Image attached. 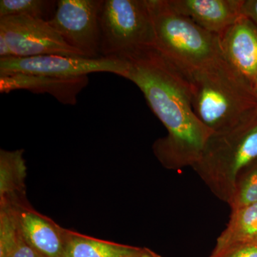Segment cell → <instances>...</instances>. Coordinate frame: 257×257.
<instances>
[{
  "instance_id": "obj_1",
  "label": "cell",
  "mask_w": 257,
  "mask_h": 257,
  "mask_svg": "<svg viewBox=\"0 0 257 257\" xmlns=\"http://www.w3.org/2000/svg\"><path fill=\"white\" fill-rule=\"evenodd\" d=\"M127 70L124 78L138 86L152 111L167 128V136L154 143V153L170 170L193 167L213 132L193 110L189 74L155 45L121 57Z\"/></svg>"
},
{
  "instance_id": "obj_2",
  "label": "cell",
  "mask_w": 257,
  "mask_h": 257,
  "mask_svg": "<svg viewBox=\"0 0 257 257\" xmlns=\"http://www.w3.org/2000/svg\"><path fill=\"white\" fill-rule=\"evenodd\" d=\"M188 74L193 110L213 133L228 131L257 114L254 88L224 56Z\"/></svg>"
},
{
  "instance_id": "obj_3",
  "label": "cell",
  "mask_w": 257,
  "mask_h": 257,
  "mask_svg": "<svg viewBox=\"0 0 257 257\" xmlns=\"http://www.w3.org/2000/svg\"><path fill=\"white\" fill-rule=\"evenodd\" d=\"M257 162V114L236 127L213 133L194 170L228 204L243 171Z\"/></svg>"
},
{
  "instance_id": "obj_4",
  "label": "cell",
  "mask_w": 257,
  "mask_h": 257,
  "mask_svg": "<svg viewBox=\"0 0 257 257\" xmlns=\"http://www.w3.org/2000/svg\"><path fill=\"white\" fill-rule=\"evenodd\" d=\"M147 2L155 30V46L186 73L224 56L219 35L176 13L166 0Z\"/></svg>"
},
{
  "instance_id": "obj_5",
  "label": "cell",
  "mask_w": 257,
  "mask_h": 257,
  "mask_svg": "<svg viewBox=\"0 0 257 257\" xmlns=\"http://www.w3.org/2000/svg\"><path fill=\"white\" fill-rule=\"evenodd\" d=\"M100 56L121 58L155 45L147 0H104L99 15Z\"/></svg>"
},
{
  "instance_id": "obj_6",
  "label": "cell",
  "mask_w": 257,
  "mask_h": 257,
  "mask_svg": "<svg viewBox=\"0 0 257 257\" xmlns=\"http://www.w3.org/2000/svg\"><path fill=\"white\" fill-rule=\"evenodd\" d=\"M126 70V61L114 57L92 59L48 55L0 59V76L24 74L77 77L95 72H108L124 77Z\"/></svg>"
},
{
  "instance_id": "obj_7",
  "label": "cell",
  "mask_w": 257,
  "mask_h": 257,
  "mask_svg": "<svg viewBox=\"0 0 257 257\" xmlns=\"http://www.w3.org/2000/svg\"><path fill=\"white\" fill-rule=\"evenodd\" d=\"M104 0H59L48 22L64 41L87 58L100 56L99 15Z\"/></svg>"
},
{
  "instance_id": "obj_8",
  "label": "cell",
  "mask_w": 257,
  "mask_h": 257,
  "mask_svg": "<svg viewBox=\"0 0 257 257\" xmlns=\"http://www.w3.org/2000/svg\"><path fill=\"white\" fill-rule=\"evenodd\" d=\"M0 36L4 37L16 57L48 55L83 57L64 41L48 22L40 19L26 16L0 18Z\"/></svg>"
},
{
  "instance_id": "obj_9",
  "label": "cell",
  "mask_w": 257,
  "mask_h": 257,
  "mask_svg": "<svg viewBox=\"0 0 257 257\" xmlns=\"http://www.w3.org/2000/svg\"><path fill=\"white\" fill-rule=\"evenodd\" d=\"M3 203L11 207L24 239L40 256L63 257L67 229L33 209L27 199Z\"/></svg>"
},
{
  "instance_id": "obj_10",
  "label": "cell",
  "mask_w": 257,
  "mask_h": 257,
  "mask_svg": "<svg viewBox=\"0 0 257 257\" xmlns=\"http://www.w3.org/2000/svg\"><path fill=\"white\" fill-rule=\"evenodd\" d=\"M228 62L254 88L257 82V27L244 16L219 36Z\"/></svg>"
},
{
  "instance_id": "obj_11",
  "label": "cell",
  "mask_w": 257,
  "mask_h": 257,
  "mask_svg": "<svg viewBox=\"0 0 257 257\" xmlns=\"http://www.w3.org/2000/svg\"><path fill=\"white\" fill-rule=\"evenodd\" d=\"M171 9L220 36L241 16L243 0H166Z\"/></svg>"
},
{
  "instance_id": "obj_12",
  "label": "cell",
  "mask_w": 257,
  "mask_h": 257,
  "mask_svg": "<svg viewBox=\"0 0 257 257\" xmlns=\"http://www.w3.org/2000/svg\"><path fill=\"white\" fill-rule=\"evenodd\" d=\"M88 83V76L62 77L14 74L0 76V92L5 94L18 89H25L35 94L47 93L62 104L75 105L77 96L87 87Z\"/></svg>"
},
{
  "instance_id": "obj_13",
  "label": "cell",
  "mask_w": 257,
  "mask_h": 257,
  "mask_svg": "<svg viewBox=\"0 0 257 257\" xmlns=\"http://www.w3.org/2000/svg\"><path fill=\"white\" fill-rule=\"evenodd\" d=\"M145 249L146 247L98 239L67 229L63 257H138Z\"/></svg>"
},
{
  "instance_id": "obj_14",
  "label": "cell",
  "mask_w": 257,
  "mask_h": 257,
  "mask_svg": "<svg viewBox=\"0 0 257 257\" xmlns=\"http://www.w3.org/2000/svg\"><path fill=\"white\" fill-rule=\"evenodd\" d=\"M23 152V150H0V203L27 199V166Z\"/></svg>"
},
{
  "instance_id": "obj_15",
  "label": "cell",
  "mask_w": 257,
  "mask_h": 257,
  "mask_svg": "<svg viewBox=\"0 0 257 257\" xmlns=\"http://www.w3.org/2000/svg\"><path fill=\"white\" fill-rule=\"evenodd\" d=\"M231 243L257 244V203L231 211L229 223L216 245Z\"/></svg>"
},
{
  "instance_id": "obj_16",
  "label": "cell",
  "mask_w": 257,
  "mask_h": 257,
  "mask_svg": "<svg viewBox=\"0 0 257 257\" xmlns=\"http://www.w3.org/2000/svg\"><path fill=\"white\" fill-rule=\"evenodd\" d=\"M57 6V1L53 0H1L0 18L26 16L49 22Z\"/></svg>"
},
{
  "instance_id": "obj_17",
  "label": "cell",
  "mask_w": 257,
  "mask_h": 257,
  "mask_svg": "<svg viewBox=\"0 0 257 257\" xmlns=\"http://www.w3.org/2000/svg\"><path fill=\"white\" fill-rule=\"evenodd\" d=\"M240 177L229 202L231 211L257 203V162L253 168Z\"/></svg>"
},
{
  "instance_id": "obj_18",
  "label": "cell",
  "mask_w": 257,
  "mask_h": 257,
  "mask_svg": "<svg viewBox=\"0 0 257 257\" xmlns=\"http://www.w3.org/2000/svg\"><path fill=\"white\" fill-rule=\"evenodd\" d=\"M0 257L41 256L25 241L20 229L13 238L0 246Z\"/></svg>"
},
{
  "instance_id": "obj_19",
  "label": "cell",
  "mask_w": 257,
  "mask_h": 257,
  "mask_svg": "<svg viewBox=\"0 0 257 257\" xmlns=\"http://www.w3.org/2000/svg\"><path fill=\"white\" fill-rule=\"evenodd\" d=\"M209 257H257V244L231 243L216 245Z\"/></svg>"
},
{
  "instance_id": "obj_20",
  "label": "cell",
  "mask_w": 257,
  "mask_h": 257,
  "mask_svg": "<svg viewBox=\"0 0 257 257\" xmlns=\"http://www.w3.org/2000/svg\"><path fill=\"white\" fill-rule=\"evenodd\" d=\"M241 15L251 20L257 27V0H243Z\"/></svg>"
},
{
  "instance_id": "obj_21",
  "label": "cell",
  "mask_w": 257,
  "mask_h": 257,
  "mask_svg": "<svg viewBox=\"0 0 257 257\" xmlns=\"http://www.w3.org/2000/svg\"><path fill=\"white\" fill-rule=\"evenodd\" d=\"M14 57L13 52L4 37L0 36V59Z\"/></svg>"
},
{
  "instance_id": "obj_22",
  "label": "cell",
  "mask_w": 257,
  "mask_h": 257,
  "mask_svg": "<svg viewBox=\"0 0 257 257\" xmlns=\"http://www.w3.org/2000/svg\"><path fill=\"white\" fill-rule=\"evenodd\" d=\"M138 257H162L160 256V254L155 252V251H152V250L150 249V248H146L145 249V252L143 253V254L140 255V256Z\"/></svg>"
},
{
  "instance_id": "obj_23",
  "label": "cell",
  "mask_w": 257,
  "mask_h": 257,
  "mask_svg": "<svg viewBox=\"0 0 257 257\" xmlns=\"http://www.w3.org/2000/svg\"><path fill=\"white\" fill-rule=\"evenodd\" d=\"M254 90H255V92H256V96H257V82H256V84H255Z\"/></svg>"
}]
</instances>
